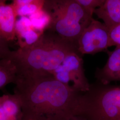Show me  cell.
<instances>
[{
    "mask_svg": "<svg viewBox=\"0 0 120 120\" xmlns=\"http://www.w3.org/2000/svg\"><path fill=\"white\" fill-rule=\"evenodd\" d=\"M14 84L24 120H68L80 114L82 93L51 74L17 75Z\"/></svg>",
    "mask_w": 120,
    "mask_h": 120,
    "instance_id": "1",
    "label": "cell"
},
{
    "mask_svg": "<svg viewBox=\"0 0 120 120\" xmlns=\"http://www.w3.org/2000/svg\"><path fill=\"white\" fill-rule=\"evenodd\" d=\"M75 51V45L45 31L32 45L10 52L9 59L17 69V75H52L66 56Z\"/></svg>",
    "mask_w": 120,
    "mask_h": 120,
    "instance_id": "2",
    "label": "cell"
},
{
    "mask_svg": "<svg viewBox=\"0 0 120 120\" xmlns=\"http://www.w3.org/2000/svg\"><path fill=\"white\" fill-rule=\"evenodd\" d=\"M42 9L49 17L45 31L57 35L76 46L82 33L93 18V14L76 0H45Z\"/></svg>",
    "mask_w": 120,
    "mask_h": 120,
    "instance_id": "3",
    "label": "cell"
},
{
    "mask_svg": "<svg viewBox=\"0 0 120 120\" xmlns=\"http://www.w3.org/2000/svg\"><path fill=\"white\" fill-rule=\"evenodd\" d=\"M52 75L58 81L78 93H84L90 89L91 84L85 74L82 55L77 51L68 54Z\"/></svg>",
    "mask_w": 120,
    "mask_h": 120,
    "instance_id": "4",
    "label": "cell"
},
{
    "mask_svg": "<svg viewBox=\"0 0 120 120\" xmlns=\"http://www.w3.org/2000/svg\"><path fill=\"white\" fill-rule=\"evenodd\" d=\"M77 46L81 55L107 51L110 47L109 30L104 23L93 18L79 37Z\"/></svg>",
    "mask_w": 120,
    "mask_h": 120,
    "instance_id": "5",
    "label": "cell"
},
{
    "mask_svg": "<svg viewBox=\"0 0 120 120\" xmlns=\"http://www.w3.org/2000/svg\"><path fill=\"white\" fill-rule=\"evenodd\" d=\"M108 53L109 58L106 64L102 68L97 69L95 73L98 82L104 85L120 81V48H116Z\"/></svg>",
    "mask_w": 120,
    "mask_h": 120,
    "instance_id": "6",
    "label": "cell"
},
{
    "mask_svg": "<svg viewBox=\"0 0 120 120\" xmlns=\"http://www.w3.org/2000/svg\"><path fill=\"white\" fill-rule=\"evenodd\" d=\"M17 17L12 4H6L5 0H0V38L7 42L15 39Z\"/></svg>",
    "mask_w": 120,
    "mask_h": 120,
    "instance_id": "7",
    "label": "cell"
},
{
    "mask_svg": "<svg viewBox=\"0 0 120 120\" xmlns=\"http://www.w3.org/2000/svg\"><path fill=\"white\" fill-rule=\"evenodd\" d=\"M15 31L20 48L34 44L44 33L34 29L30 19L26 17H22L16 21Z\"/></svg>",
    "mask_w": 120,
    "mask_h": 120,
    "instance_id": "8",
    "label": "cell"
},
{
    "mask_svg": "<svg viewBox=\"0 0 120 120\" xmlns=\"http://www.w3.org/2000/svg\"><path fill=\"white\" fill-rule=\"evenodd\" d=\"M94 13L109 30L120 24V0H105L101 7L95 9Z\"/></svg>",
    "mask_w": 120,
    "mask_h": 120,
    "instance_id": "9",
    "label": "cell"
},
{
    "mask_svg": "<svg viewBox=\"0 0 120 120\" xmlns=\"http://www.w3.org/2000/svg\"><path fill=\"white\" fill-rule=\"evenodd\" d=\"M45 0H14L11 4L17 16L26 17L42 9Z\"/></svg>",
    "mask_w": 120,
    "mask_h": 120,
    "instance_id": "10",
    "label": "cell"
},
{
    "mask_svg": "<svg viewBox=\"0 0 120 120\" xmlns=\"http://www.w3.org/2000/svg\"><path fill=\"white\" fill-rule=\"evenodd\" d=\"M17 76V69L9 58L0 60V89L9 83L14 84Z\"/></svg>",
    "mask_w": 120,
    "mask_h": 120,
    "instance_id": "11",
    "label": "cell"
},
{
    "mask_svg": "<svg viewBox=\"0 0 120 120\" xmlns=\"http://www.w3.org/2000/svg\"><path fill=\"white\" fill-rule=\"evenodd\" d=\"M29 19L33 27L42 33L45 31L49 22V15L43 9L30 15Z\"/></svg>",
    "mask_w": 120,
    "mask_h": 120,
    "instance_id": "12",
    "label": "cell"
},
{
    "mask_svg": "<svg viewBox=\"0 0 120 120\" xmlns=\"http://www.w3.org/2000/svg\"><path fill=\"white\" fill-rule=\"evenodd\" d=\"M77 2L90 13L94 14L96 9L101 7L105 0H76Z\"/></svg>",
    "mask_w": 120,
    "mask_h": 120,
    "instance_id": "13",
    "label": "cell"
},
{
    "mask_svg": "<svg viewBox=\"0 0 120 120\" xmlns=\"http://www.w3.org/2000/svg\"><path fill=\"white\" fill-rule=\"evenodd\" d=\"M109 30L110 46H116V48H120V24Z\"/></svg>",
    "mask_w": 120,
    "mask_h": 120,
    "instance_id": "14",
    "label": "cell"
},
{
    "mask_svg": "<svg viewBox=\"0 0 120 120\" xmlns=\"http://www.w3.org/2000/svg\"><path fill=\"white\" fill-rule=\"evenodd\" d=\"M7 41L0 38V58L2 57L9 49Z\"/></svg>",
    "mask_w": 120,
    "mask_h": 120,
    "instance_id": "15",
    "label": "cell"
},
{
    "mask_svg": "<svg viewBox=\"0 0 120 120\" xmlns=\"http://www.w3.org/2000/svg\"><path fill=\"white\" fill-rule=\"evenodd\" d=\"M0 120H16L7 114L0 105Z\"/></svg>",
    "mask_w": 120,
    "mask_h": 120,
    "instance_id": "16",
    "label": "cell"
},
{
    "mask_svg": "<svg viewBox=\"0 0 120 120\" xmlns=\"http://www.w3.org/2000/svg\"><path fill=\"white\" fill-rule=\"evenodd\" d=\"M68 120H88L86 117L80 115L73 116Z\"/></svg>",
    "mask_w": 120,
    "mask_h": 120,
    "instance_id": "17",
    "label": "cell"
},
{
    "mask_svg": "<svg viewBox=\"0 0 120 120\" xmlns=\"http://www.w3.org/2000/svg\"><path fill=\"white\" fill-rule=\"evenodd\" d=\"M1 100H2V98L1 96V97H0V105L1 103Z\"/></svg>",
    "mask_w": 120,
    "mask_h": 120,
    "instance_id": "18",
    "label": "cell"
}]
</instances>
